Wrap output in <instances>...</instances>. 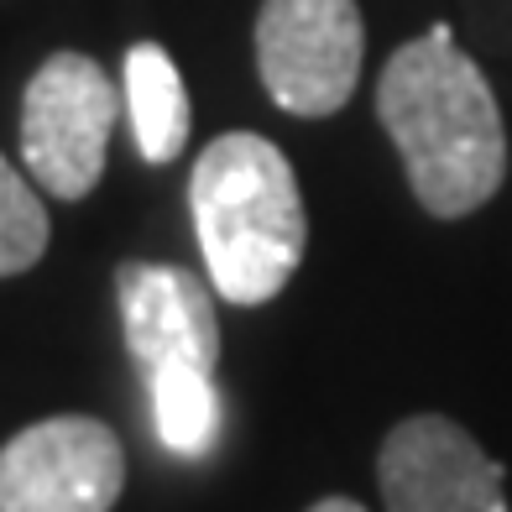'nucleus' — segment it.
I'll list each match as a JSON object with an SVG mask.
<instances>
[{
	"instance_id": "7",
	"label": "nucleus",
	"mask_w": 512,
	"mask_h": 512,
	"mask_svg": "<svg viewBox=\"0 0 512 512\" xmlns=\"http://www.w3.org/2000/svg\"><path fill=\"white\" fill-rule=\"evenodd\" d=\"M115 298H121L126 351L142 377L162 366H220L215 288H204L189 267L126 262L115 272Z\"/></svg>"
},
{
	"instance_id": "2",
	"label": "nucleus",
	"mask_w": 512,
	"mask_h": 512,
	"mask_svg": "<svg viewBox=\"0 0 512 512\" xmlns=\"http://www.w3.org/2000/svg\"><path fill=\"white\" fill-rule=\"evenodd\" d=\"M204 272L225 304L256 309L277 298L309 246V215L293 162L256 131L215 136L189 178Z\"/></svg>"
},
{
	"instance_id": "8",
	"label": "nucleus",
	"mask_w": 512,
	"mask_h": 512,
	"mask_svg": "<svg viewBox=\"0 0 512 512\" xmlns=\"http://www.w3.org/2000/svg\"><path fill=\"white\" fill-rule=\"evenodd\" d=\"M126 110L136 131V152L147 162H173L189 142V89L178 63L157 42H136L126 53Z\"/></svg>"
},
{
	"instance_id": "3",
	"label": "nucleus",
	"mask_w": 512,
	"mask_h": 512,
	"mask_svg": "<svg viewBox=\"0 0 512 512\" xmlns=\"http://www.w3.org/2000/svg\"><path fill=\"white\" fill-rule=\"evenodd\" d=\"M115 79L89 53H53L21 100V162L53 199H84L105 173Z\"/></svg>"
},
{
	"instance_id": "6",
	"label": "nucleus",
	"mask_w": 512,
	"mask_h": 512,
	"mask_svg": "<svg viewBox=\"0 0 512 512\" xmlns=\"http://www.w3.org/2000/svg\"><path fill=\"white\" fill-rule=\"evenodd\" d=\"M502 476V465L439 413L403 418L377 455L387 512H507Z\"/></svg>"
},
{
	"instance_id": "4",
	"label": "nucleus",
	"mask_w": 512,
	"mask_h": 512,
	"mask_svg": "<svg viewBox=\"0 0 512 512\" xmlns=\"http://www.w3.org/2000/svg\"><path fill=\"white\" fill-rule=\"evenodd\" d=\"M366 27L356 0H262L256 68L288 115H335L356 95Z\"/></svg>"
},
{
	"instance_id": "1",
	"label": "nucleus",
	"mask_w": 512,
	"mask_h": 512,
	"mask_svg": "<svg viewBox=\"0 0 512 512\" xmlns=\"http://www.w3.org/2000/svg\"><path fill=\"white\" fill-rule=\"evenodd\" d=\"M377 115L429 215L460 220L502 189V110L486 74L455 42H403L377 79Z\"/></svg>"
},
{
	"instance_id": "10",
	"label": "nucleus",
	"mask_w": 512,
	"mask_h": 512,
	"mask_svg": "<svg viewBox=\"0 0 512 512\" xmlns=\"http://www.w3.org/2000/svg\"><path fill=\"white\" fill-rule=\"evenodd\" d=\"M42 251H48V209L0 152V277L37 267Z\"/></svg>"
},
{
	"instance_id": "11",
	"label": "nucleus",
	"mask_w": 512,
	"mask_h": 512,
	"mask_svg": "<svg viewBox=\"0 0 512 512\" xmlns=\"http://www.w3.org/2000/svg\"><path fill=\"white\" fill-rule=\"evenodd\" d=\"M309 512H366V507L351 502V497H324V502H314Z\"/></svg>"
},
{
	"instance_id": "5",
	"label": "nucleus",
	"mask_w": 512,
	"mask_h": 512,
	"mask_svg": "<svg viewBox=\"0 0 512 512\" xmlns=\"http://www.w3.org/2000/svg\"><path fill=\"white\" fill-rule=\"evenodd\" d=\"M121 486V439L84 413L27 424L0 450V512H110Z\"/></svg>"
},
{
	"instance_id": "9",
	"label": "nucleus",
	"mask_w": 512,
	"mask_h": 512,
	"mask_svg": "<svg viewBox=\"0 0 512 512\" xmlns=\"http://www.w3.org/2000/svg\"><path fill=\"white\" fill-rule=\"evenodd\" d=\"M147 398H152V424L157 439L173 455H209L220 439V392L215 371L199 366H162L147 371Z\"/></svg>"
}]
</instances>
